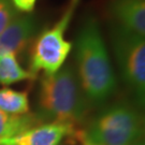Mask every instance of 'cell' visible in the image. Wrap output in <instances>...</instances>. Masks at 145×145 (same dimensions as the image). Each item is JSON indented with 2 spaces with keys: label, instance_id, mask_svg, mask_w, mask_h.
<instances>
[{
  "label": "cell",
  "instance_id": "1",
  "mask_svg": "<svg viewBox=\"0 0 145 145\" xmlns=\"http://www.w3.org/2000/svg\"><path fill=\"white\" fill-rule=\"evenodd\" d=\"M75 57L76 75L87 101L103 103L114 93L117 82L99 24L91 17L78 32Z\"/></svg>",
  "mask_w": 145,
  "mask_h": 145
},
{
  "label": "cell",
  "instance_id": "2",
  "mask_svg": "<svg viewBox=\"0 0 145 145\" xmlns=\"http://www.w3.org/2000/svg\"><path fill=\"white\" fill-rule=\"evenodd\" d=\"M39 108L41 114L52 123L74 127L87 114L88 101L71 65L54 74H44L40 82Z\"/></svg>",
  "mask_w": 145,
  "mask_h": 145
},
{
  "label": "cell",
  "instance_id": "3",
  "mask_svg": "<svg viewBox=\"0 0 145 145\" xmlns=\"http://www.w3.org/2000/svg\"><path fill=\"white\" fill-rule=\"evenodd\" d=\"M81 135L96 145H135L141 141L142 121L135 109L116 104L93 119Z\"/></svg>",
  "mask_w": 145,
  "mask_h": 145
},
{
  "label": "cell",
  "instance_id": "4",
  "mask_svg": "<svg viewBox=\"0 0 145 145\" xmlns=\"http://www.w3.org/2000/svg\"><path fill=\"white\" fill-rule=\"evenodd\" d=\"M80 0H70V3L58 22L42 31L31 50L30 72L36 74L44 71L45 74H54L62 68L72 50V43L65 39V33Z\"/></svg>",
  "mask_w": 145,
  "mask_h": 145
},
{
  "label": "cell",
  "instance_id": "5",
  "mask_svg": "<svg viewBox=\"0 0 145 145\" xmlns=\"http://www.w3.org/2000/svg\"><path fill=\"white\" fill-rule=\"evenodd\" d=\"M112 45L125 82L141 102L145 95V41L119 26L112 31Z\"/></svg>",
  "mask_w": 145,
  "mask_h": 145
},
{
  "label": "cell",
  "instance_id": "6",
  "mask_svg": "<svg viewBox=\"0 0 145 145\" xmlns=\"http://www.w3.org/2000/svg\"><path fill=\"white\" fill-rule=\"evenodd\" d=\"M73 128L68 125L48 123L31 127L18 135L0 141V145H59Z\"/></svg>",
  "mask_w": 145,
  "mask_h": 145
},
{
  "label": "cell",
  "instance_id": "7",
  "mask_svg": "<svg viewBox=\"0 0 145 145\" xmlns=\"http://www.w3.org/2000/svg\"><path fill=\"white\" fill-rule=\"evenodd\" d=\"M36 31V23L30 15L16 16L0 35V55L15 54L16 56L29 44Z\"/></svg>",
  "mask_w": 145,
  "mask_h": 145
},
{
  "label": "cell",
  "instance_id": "8",
  "mask_svg": "<svg viewBox=\"0 0 145 145\" xmlns=\"http://www.w3.org/2000/svg\"><path fill=\"white\" fill-rule=\"evenodd\" d=\"M110 12L117 26L145 36V0H112Z\"/></svg>",
  "mask_w": 145,
  "mask_h": 145
},
{
  "label": "cell",
  "instance_id": "9",
  "mask_svg": "<svg viewBox=\"0 0 145 145\" xmlns=\"http://www.w3.org/2000/svg\"><path fill=\"white\" fill-rule=\"evenodd\" d=\"M36 74L30 71H26L18 63L15 54H3L0 55V84L11 85V84L32 80Z\"/></svg>",
  "mask_w": 145,
  "mask_h": 145
},
{
  "label": "cell",
  "instance_id": "10",
  "mask_svg": "<svg viewBox=\"0 0 145 145\" xmlns=\"http://www.w3.org/2000/svg\"><path fill=\"white\" fill-rule=\"evenodd\" d=\"M0 110L9 115H25L29 112V101L26 91L11 88L0 89Z\"/></svg>",
  "mask_w": 145,
  "mask_h": 145
},
{
  "label": "cell",
  "instance_id": "11",
  "mask_svg": "<svg viewBox=\"0 0 145 145\" xmlns=\"http://www.w3.org/2000/svg\"><path fill=\"white\" fill-rule=\"evenodd\" d=\"M36 118L29 114L9 115L0 110V141L14 137L33 127Z\"/></svg>",
  "mask_w": 145,
  "mask_h": 145
},
{
  "label": "cell",
  "instance_id": "12",
  "mask_svg": "<svg viewBox=\"0 0 145 145\" xmlns=\"http://www.w3.org/2000/svg\"><path fill=\"white\" fill-rule=\"evenodd\" d=\"M16 16L17 11L14 9L11 0H0V35Z\"/></svg>",
  "mask_w": 145,
  "mask_h": 145
},
{
  "label": "cell",
  "instance_id": "13",
  "mask_svg": "<svg viewBox=\"0 0 145 145\" xmlns=\"http://www.w3.org/2000/svg\"><path fill=\"white\" fill-rule=\"evenodd\" d=\"M12 5L16 11L23 13H30L36 7L37 0H11Z\"/></svg>",
  "mask_w": 145,
  "mask_h": 145
},
{
  "label": "cell",
  "instance_id": "14",
  "mask_svg": "<svg viewBox=\"0 0 145 145\" xmlns=\"http://www.w3.org/2000/svg\"><path fill=\"white\" fill-rule=\"evenodd\" d=\"M78 139H80L81 143H82L83 145H96V144H93V143H91V142H89L87 139H85L83 135H81V132L78 133Z\"/></svg>",
  "mask_w": 145,
  "mask_h": 145
},
{
  "label": "cell",
  "instance_id": "15",
  "mask_svg": "<svg viewBox=\"0 0 145 145\" xmlns=\"http://www.w3.org/2000/svg\"><path fill=\"white\" fill-rule=\"evenodd\" d=\"M135 145H144V144H143V142H141V141H139V142H138V143H137Z\"/></svg>",
  "mask_w": 145,
  "mask_h": 145
}]
</instances>
